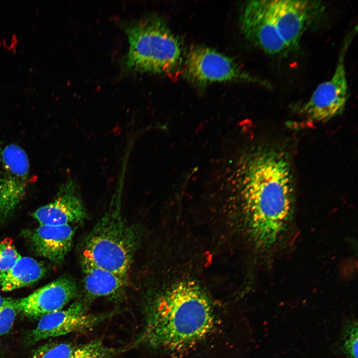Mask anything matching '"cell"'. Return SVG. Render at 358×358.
<instances>
[{
  "instance_id": "14",
  "label": "cell",
  "mask_w": 358,
  "mask_h": 358,
  "mask_svg": "<svg viewBox=\"0 0 358 358\" xmlns=\"http://www.w3.org/2000/svg\"><path fill=\"white\" fill-rule=\"evenodd\" d=\"M83 283L87 293L93 297L117 293L127 283V277L98 267L82 258Z\"/></svg>"
},
{
  "instance_id": "10",
  "label": "cell",
  "mask_w": 358,
  "mask_h": 358,
  "mask_svg": "<svg viewBox=\"0 0 358 358\" xmlns=\"http://www.w3.org/2000/svg\"><path fill=\"white\" fill-rule=\"evenodd\" d=\"M104 319L103 316L87 313L81 302L74 303L66 309L40 318L29 335L28 342L32 344L51 337L87 331Z\"/></svg>"
},
{
  "instance_id": "6",
  "label": "cell",
  "mask_w": 358,
  "mask_h": 358,
  "mask_svg": "<svg viewBox=\"0 0 358 358\" xmlns=\"http://www.w3.org/2000/svg\"><path fill=\"white\" fill-rule=\"evenodd\" d=\"M184 67L186 78L198 85L217 82L241 81L267 89L271 88L268 81L248 74L231 58L205 46L191 48L187 54Z\"/></svg>"
},
{
  "instance_id": "13",
  "label": "cell",
  "mask_w": 358,
  "mask_h": 358,
  "mask_svg": "<svg viewBox=\"0 0 358 358\" xmlns=\"http://www.w3.org/2000/svg\"><path fill=\"white\" fill-rule=\"evenodd\" d=\"M74 230L70 225H40L26 235L39 256L55 264H60L70 251Z\"/></svg>"
},
{
  "instance_id": "17",
  "label": "cell",
  "mask_w": 358,
  "mask_h": 358,
  "mask_svg": "<svg viewBox=\"0 0 358 358\" xmlns=\"http://www.w3.org/2000/svg\"><path fill=\"white\" fill-rule=\"evenodd\" d=\"M75 348L69 343H48L35 349L29 358H70Z\"/></svg>"
},
{
  "instance_id": "5",
  "label": "cell",
  "mask_w": 358,
  "mask_h": 358,
  "mask_svg": "<svg viewBox=\"0 0 358 358\" xmlns=\"http://www.w3.org/2000/svg\"><path fill=\"white\" fill-rule=\"evenodd\" d=\"M357 29L344 39L331 78L319 85L310 98L300 106V112L310 121L326 122L344 111L349 95L345 58Z\"/></svg>"
},
{
  "instance_id": "9",
  "label": "cell",
  "mask_w": 358,
  "mask_h": 358,
  "mask_svg": "<svg viewBox=\"0 0 358 358\" xmlns=\"http://www.w3.org/2000/svg\"><path fill=\"white\" fill-rule=\"evenodd\" d=\"M240 22L246 39L267 54L285 56L290 53L279 34L268 0L247 2L243 7Z\"/></svg>"
},
{
  "instance_id": "8",
  "label": "cell",
  "mask_w": 358,
  "mask_h": 358,
  "mask_svg": "<svg viewBox=\"0 0 358 358\" xmlns=\"http://www.w3.org/2000/svg\"><path fill=\"white\" fill-rule=\"evenodd\" d=\"M268 1L279 34L290 52L298 48L304 33L322 16L325 9L318 0Z\"/></svg>"
},
{
  "instance_id": "2",
  "label": "cell",
  "mask_w": 358,
  "mask_h": 358,
  "mask_svg": "<svg viewBox=\"0 0 358 358\" xmlns=\"http://www.w3.org/2000/svg\"><path fill=\"white\" fill-rule=\"evenodd\" d=\"M143 339L152 347L172 352L190 349L205 338L214 314L205 292L196 282L181 280L152 300Z\"/></svg>"
},
{
  "instance_id": "1",
  "label": "cell",
  "mask_w": 358,
  "mask_h": 358,
  "mask_svg": "<svg viewBox=\"0 0 358 358\" xmlns=\"http://www.w3.org/2000/svg\"><path fill=\"white\" fill-rule=\"evenodd\" d=\"M239 216L254 245L268 250L278 241L291 219L294 183L286 155L272 147H260L241 166Z\"/></svg>"
},
{
  "instance_id": "7",
  "label": "cell",
  "mask_w": 358,
  "mask_h": 358,
  "mask_svg": "<svg viewBox=\"0 0 358 358\" xmlns=\"http://www.w3.org/2000/svg\"><path fill=\"white\" fill-rule=\"evenodd\" d=\"M29 161L25 150L10 144L0 152V223L9 219L27 192Z\"/></svg>"
},
{
  "instance_id": "22",
  "label": "cell",
  "mask_w": 358,
  "mask_h": 358,
  "mask_svg": "<svg viewBox=\"0 0 358 358\" xmlns=\"http://www.w3.org/2000/svg\"></svg>"
},
{
  "instance_id": "3",
  "label": "cell",
  "mask_w": 358,
  "mask_h": 358,
  "mask_svg": "<svg viewBox=\"0 0 358 358\" xmlns=\"http://www.w3.org/2000/svg\"><path fill=\"white\" fill-rule=\"evenodd\" d=\"M120 192L119 190L114 196L109 208L88 235L82 258L98 267L127 277L137 236L123 218Z\"/></svg>"
},
{
  "instance_id": "12",
  "label": "cell",
  "mask_w": 358,
  "mask_h": 358,
  "mask_svg": "<svg viewBox=\"0 0 358 358\" xmlns=\"http://www.w3.org/2000/svg\"><path fill=\"white\" fill-rule=\"evenodd\" d=\"M40 225L62 226L84 220L87 215L76 180L70 178L61 184L54 200L32 213Z\"/></svg>"
},
{
  "instance_id": "11",
  "label": "cell",
  "mask_w": 358,
  "mask_h": 358,
  "mask_svg": "<svg viewBox=\"0 0 358 358\" xmlns=\"http://www.w3.org/2000/svg\"><path fill=\"white\" fill-rule=\"evenodd\" d=\"M78 287L70 277L59 278L26 297L15 300L17 311L32 318H41L60 310L76 297Z\"/></svg>"
},
{
  "instance_id": "15",
  "label": "cell",
  "mask_w": 358,
  "mask_h": 358,
  "mask_svg": "<svg viewBox=\"0 0 358 358\" xmlns=\"http://www.w3.org/2000/svg\"><path fill=\"white\" fill-rule=\"evenodd\" d=\"M45 266L28 257H21L10 269L0 271V286L9 291L27 286L42 278L46 273Z\"/></svg>"
},
{
  "instance_id": "19",
  "label": "cell",
  "mask_w": 358,
  "mask_h": 358,
  "mask_svg": "<svg viewBox=\"0 0 358 358\" xmlns=\"http://www.w3.org/2000/svg\"><path fill=\"white\" fill-rule=\"evenodd\" d=\"M17 312L15 302L0 309V336L7 334L10 330Z\"/></svg>"
},
{
  "instance_id": "20",
  "label": "cell",
  "mask_w": 358,
  "mask_h": 358,
  "mask_svg": "<svg viewBox=\"0 0 358 358\" xmlns=\"http://www.w3.org/2000/svg\"><path fill=\"white\" fill-rule=\"evenodd\" d=\"M350 335V339L347 342V350L348 351L351 358H358V337L357 332L353 333Z\"/></svg>"
},
{
  "instance_id": "4",
  "label": "cell",
  "mask_w": 358,
  "mask_h": 358,
  "mask_svg": "<svg viewBox=\"0 0 358 358\" xmlns=\"http://www.w3.org/2000/svg\"><path fill=\"white\" fill-rule=\"evenodd\" d=\"M129 50L125 64L139 72L171 74L182 60L181 44L163 20L150 16L126 28Z\"/></svg>"
},
{
  "instance_id": "18",
  "label": "cell",
  "mask_w": 358,
  "mask_h": 358,
  "mask_svg": "<svg viewBox=\"0 0 358 358\" xmlns=\"http://www.w3.org/2000/svg\"><path fill=\"white\" fill-rule=\"evenodd\" d=\"M21 257L11 239L6 238L0 242V271L10 269Z\"/></svg>"
},
{
  "instance_id": "16",
  "label": "cell",
  "mask_w": 358,
  "mask_h": 358,
  "mask_svg": "<svg viewBox=\"0 0 358 358\" xmlns=\"http://www.w3.org/2000/svg\"><path fill=\"white\" fill-rule=\"evenodd\" d=\"M117 354L115 349L95 340L75 348L70 358H112Z\"/></svg>"
},
{
  "instance_id": "21",
  "label": "cell",
  "mask_w": 358,
  "mask_h": 358,
  "mask_svg": "<svg viewBox=\"0 0 358 358\" xmlns=\"http://www.w3.org/2000/svg\"><path fill=\"white\" fill-rule=\"evenodd\" d=\"M15 302V300L10 298L5 297L0 295V309L7 306L12 305Z\"/></svg>"
}]
</instances>
